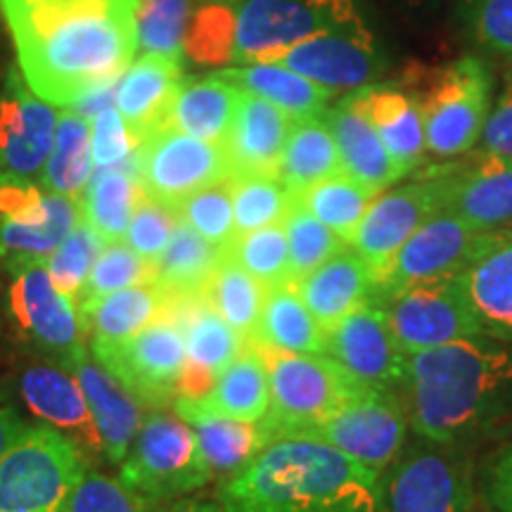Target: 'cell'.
<instances>
[{"mask_svg":"<svg viewBox=\"0 0 512 512\" xmlns=\"http://www.w3.org/2000/svg\"><path fill=\"white\" fill-rule=\"evenodd\" d=\"M479 150L512 157V72L505 79V86L494 107H491L482 138H479Z\"/></svg>","mask_w":512,"mask_h":512,"instance_id":"cell-55","label":"cell"},{"mask_svg":"<svg viewBox=\"0 0 512 512\" xmlns=\"http://www.w3.org/2000/svg\"><path fill=\"white\" fill-rule=\"evenodd\" d=\"M17 392L31 418L72 441L91 465L105 463L102 439L91 408L81 392V384L67 368L48 358H36L19 368Z\"/></svg>","mask_w":512,"mask_h":512,"instance_id":"cell-18","label":"cell"},{"mask_svg":"<svg viewBox=\"0 0 512 512\" xmlns=\"http://www.w3.org/2000/svg\"><path fill=\"white\" fill-rule=\"evenodd\" d=\"M145 190L138 178V155L133 162L112 166V169H93L88 188L81 197V219L98 230L102 240L121 242L131 226L138 202Z\"/></svg>","mask_w":512,"mask_h":512,"instance_id":"cell-34","label":"cell"},{"mask_svg":"<svg viewBox=\"0 0 512 512\" xmlns=\"http://www.w3.org/2000/svg\"><path fill=\"white\" fill-rule=\"evenodd\" d=\"M223 81L238 86L242 93L254 95L290 114L292 119L323 117L335 93L318 86L306 76L292 72L278 62L264 64H240L216 72Z\"/></svg>","mask_w":512,"mask_h":512,"instance_id":"cell-32","label":"cell"},{"mask_svg":"<svg viewBox=\"0 0 512 512\" xmlns=\"http://www.w3.org/2000/svg\"><path fill=\"white\" fill-rule=\"evenodd\" d=\"M171 408L195 430L214 477L226 479L238 475L268 444L261 422L254 425V422L223 418L204 411L200 403L190 399H176Z\"/></svg>","mask_w":512,"mask_h":512,"instance_id":"cell-30","label":"cell"},{"mask_svg":"<svg viewBox=\"0 0 512 512\" xmlns=\"http://www.w3.org/2000/svg\"><path fill=\"white\" fill-rule=\"evenodd\" d=\"M292 285L325 332L363 304H370L375 294L373 271L351 247Z\"/></svg>","mask_w":512,"mask_h":512,"instance_id":"cell-26","label":"cell"},{"mask_svg":"<svg viewBox=\"0 0 512 512\" xmlns=\"http://www.w3.org/2000/svg\"><path fill=\"white\" fill-rule=\"evenodd\" d=\"M197 403L204 411L223 418L254 422V425L264 422L271 411V384H268L264 358L247 342L245 351L219 375L214 389Z\"/></svg>","mask_w":512,"mask_h":512,"instance_id":"cell-36","label":"cell"},{"mask_svg":"<svg viewBox=\"0 0 512 512\" xmlns=\"http://www.w3.org/2000/svg\"><path fill=\"white\" fill-rule=\"evenodd\" d=\"M226 256V249L207 242L188 226H178L169 247L155 264V283L171 299H200Z\"/></svg>","mask_w":512,"mask_h":512,"instance_id":"cell-37","label":"cell"},{"mask_svg":"<svg viewBox=\"0 0 512 512\" xmlns=\"http://www.w3.org/2000/svg\"><path fill=\"white\" fill-rule=\"evenodd\" d=\"M463 287L484 335L512 342V228L498 230L463 273Z\"/></svg>","mask_w":512,"mask_h":512,"instance_id":"cell-28","label":"cell"},{"mask_svg":"<svg viewBox=\"0 0 512 512\" xmlns=\"http://www.w3.org/2000/svg\"><path fill=\"white\" fill-rule=\"evenodd\" d=\"M347 98L375 128L396 169L403 176L413 174L427 155L425 124L418 100L406 88L384 83H370L349 93Z\"/></svg>","mask_w":512,"mask_h":512,"instance_id":"cell-23","label":"cell"},{"mask_svg":"<svg viewBox=\"0 0 512 512\" xmlns=\"http://www.w3.org/2000/svg\"><path fill=\"white\" fill-rule=\"evenodd\" d=\"M444 211L484 233L512 228V157L477 150L463 164L441 166Z\"/></svg>","mask_w":512,"mask_h":512,"instance_id":"cell-20","label":"cell"},{"mask_svg":"<svg viewBox=\"0 0 512 512\" xmlns=\"http://www.w3.org/2000/svg\"><path fill=\"white\" fill-rule=\"evenodd\" d=\"M494 235L470 228L458 216L441 209L422 223L399 249L392 264L377 280L375 294L389 297L403 287L463 275L491 245Z\"/></svg>","mask_w":512,"mask_h":512,"instance_id":"cell-13","label":"cell"},{"mask_svg":"<svg viewBox=\"0 0 512 512\" xmlns=\"http://www.w3.org/2000/svg\"><path fill=\"white\" fill-rule=\"evenodd\" d=\"M323 119L335 138L342 174L368 185L375 192L389 190L401 181L403 174L396 169L387 147L382 145L375 128L351 105L349 98L337 102L335 107H328L323 112Z\"/></svg>","mask_w":512,"mask_h":512,"instance_id":"cell-29","label":"cell"},{"mask_svg":"<svg viewBox=\"0 0 512 512\" xmlns=\"http://www.w3.org/2000/svg\"><path fill=\"white\" fill-rule=\"evenodd\" d=\"M249 347L264 358L271 384V411L261 422L268 441L299 437L366 387L325 354H290L254 339Z\"/></svg>","mask_w":512,"mask_h":512,"instance_id":"cell-4","label":"cell"},{"mask_svg":"<svg viewBox=\"0 0 512 512\" xmlns=\"http://www.w3.org/2000/svg\"><path fill=\"white\" fill-rule=\"evenodd\" d=\"M181 86V62L157 55H140L138 60L128 64L117 86V110L138 143L166 126Z\"/></svg>","mask_w":512,"mask_h":512,"instance_id":"cell-25","label":"cell"},{"mask_svg":"<svg viewBox=\"0 0 512 512\" xmlns=\"http://www.w3.org/2000/svg\"><path fill=\"white\" fill-rule=\"evenodd\" d=\"M117 86L119 81H112V83H102V86H95L93 91H88L86 95H81L79 100L74 102L69 110H74L76 114H81L83 119H95L100 112L105 110H112L114 105H117Z\"/></svg>","mask_w":512,"mask_h":512,"instance_id":"cell-58","label":"cell"},{"mask_svg":"<svg viewBox=\"0 0 512 512\" xmlns=\"http://www.w3.org/2000/svg\"><path fill=\"white\" fill-rule=\"evenodd\" d=\"M128 0H0L24 81L48 105L72 107L119 81L138 50Z\"/></svg>","mask_w":512,"mask_h":512,"instance_id":"cell-1","label":"cell"},{"mask_svg":"<svg viewBox=\"0 0 512 512\" xmlns=\"http://www.w3.org/2000/svg\"><path fill=\"white\" fill-rule=\"evenodd\" d=\"M190 27V0H140L136 36L143 55L181 62Z\"/></svg>","mask_w":512,"mask_h":512,"instance_id":"cell-44","label":"cell"},{"mask_svg":"<svg viewBox=\"0 0 512 512\" xmlns=\"http://www.w3.org/2000/svg\"><path fill=\"white\" fill-rule=\"evenodd\" d=\"M91 354L143 408L162 411L174 406L178 399V380L185 366V339L181 323L169 311L121 347L98 349Z\"/></svg>","mask_w":512,"mask_h":512,"instance_id":"cell-12","label":"cell"},{"mask_svg":"<svg viewBox=\"0 0 512 512\" xmlns=\"http://www.w3.org/2000/svg\"><path fill=\"white\" fill-rule=\"evenodd\" d=\"M408 418L458 451L512 434V342L479 335L411 356Z\"/></svg>","mask_w":512,"mask_h":512,"instance_id":"cell-2","label":"cell"},{"mask_svg":"<svg viewBox=\"0 0 512 512\" xmlns=\"http://www.w3.org/2000/svg\"><path fill=\"white\" fill-rule=\"evenodd\" d=\"M342 174V162L323 117L294 121L278 166V178L294 197L325 178Z\"/></svg>","mask_w":512,"mask_h":512,"instance_id":"cell-38","label":"cell"},{"mask_svg":"<svg viewBox=\"0 0 512 512\" xmlns=\"http://www.w3.org/2000/svg\"><path fill=\"white\" fill-rule=\"evenodd\" d=\"M233 53V10L226 3H214L197 12L185 36V55L195 62H230Z\"/></svg>","mask_w":512,"mask_h":512,"instance_id":"cell-51","label":"cell"},{"mask_svg":"<svg viewBox=\"0 0 512 512\" xmlns=\"http://www.w3.org/2000/svg\"><path fill=\"white\" fill-rule=\"evenodd\" d=\"M81 221V202L67 200L53 219L34 226L19 223H0V261L10 273L24 271L31 266H46V259L62 245Z\"/></svg>","mask_w":512,"mask_h":512,"instance_id":"cell-41","label":"cell"},{"mask_svg":"<svg viewBox=\"0 0 512 512\" xmlns=\"http://www.w3.org/2000/svg\"><path fill=\"white\" fill-rule=\"evenodd\" d=\"M230 188H233L235 233L238 235L278 226L294 204V195L280 183L278 176L230 178Z\"/></svg>","mask_w":512,"mask_h":512,"instance_id":"cell-43","label":"cell"},{"mask_svg":"<svg viewBox=\"0 0 512 512\" xmlns=\"http://www.w3.org/2000/svg\"><path fill=\"white\" fill-rule=\"evenodd\" d=\"M408 434L406 406L394 392L361 387L328 418L299 434L323 441L382 477L401 456Z\"/></svg>","mask_w":512,"mask_h":512,"instance_id":"cell-10","label":"cell"},{"mask_svg":"<svg viewBox=\"0 0 512 512\" xmlns=\"http://www.w3.org/2000/svg\"><path fill=\"white\" fill-rule=\"evenodd\" d=\"M484 496L498 512H512V441L503 446L484 472Z\"/></svg>","mask_w":512,"mask_h":512,"instance_id":"cell-56","label":"cell"},{"mask_svg":"<svg viewBox=\"0 0 512 512\" xmlns=\"http://www.w3.org/2000/svg\"><path fill=\"white\" fill-rule=\"evenodd\" d=\"M290 114L271 102L242 93L238 117L223 143L230 178L278 176L280 159L294 126Z\"/></svg>","mask_w":512,"mask_h":512,"instance_id":"cell-24","label":"cell"},{"mask_svg":"<svg viewBox=\"0 0 512 512\" xmlns=\"http://www.w3.org/2000/svg\"><path fill=\"white\" fill-rule=\"evenodd\" d=\"M249 339L290 354H325L328 332L320 328L313 313L306 309L297 287L287 283L268 287L259 323Z\"/></svg>","mask_w":512,"mask_h":512,"instance_id":"cell-35","label":"cell"},{"mask_svg":"<svg viewBox=\"0 0 512 512\" xmlns=\"http://www.w3.org/2000/svg\"><path fill=\"white\" fill-rule=\"evenodd\" d=\"M396 339L408 356L484 335L463 287V275L418 283L384 297Z\"/></svg>","mask_w":512,"mask_h":512,"instance_id":"cell-11","label":"cell"},{"mask_svg":"<svg viewBox=\"0 0 512 512\" xmlns=\"http://www.w3.org/2000/svg\"><path fill=\"white\" fill-rule=\"evenodd\" d=\"M119 479L155 508L192 496L214 479L192 427L176 411L145 415Z\"/></svg>","mask_w":512,"mask_h":512,"instance_id":"cell-5","label":"cell"},{"mask_svg":"<svg viewBox=\"0 0 512 512\" xmlns=\"http://www.w3.org/2000/svg\"><path fill=\"white\" fill-rule=\"evenodd\" d=\"M181 226V216L174 204L152 200L150 195H143L138 202L136 214H133L131 226L126 230L124 242L136 252L140 259L155 266L164 249L169 247L171 238Z\"/></svg>","mask_w":512,"mask_h":512,"instance_id":"cell-50","label":"cell"},{"mask_svg":"<svg viewBox=\"0 0 512 512\" xmlns=\"http://www.w3.org/2000/svg\"><path fill=\"white\" fill-rule=\"evenodd\" d=\"M91 463L72 441L41 422L0 460V512H69Z\"/></svg>","mask_w":512,"mask_h":512,"instance_id":"cell-6","label":"cell"},{"mask_svg":"<svg viewBox=\"0 0 512 512\" xmlns=\"http://www.w3.org/2000/svg\"><path fill=\"white\" fill-rule=\"evenodd\" d=\"M479 46L512 60V0H465Z\"/></svg>","mask_w":512,"mask_h":512,"instance_id":"cell-54","label":"cell"},{"mask_svg":"<svg viewBox=\"0 0 512 512\" xmlns=\"http://www.w3.org/2000/svg\"><path fill=\"white\" fill-rule=\"evenodd\" d=\"M226 512H382L380 477L309 437H278L216 491Z\"/></svg>","mask_w":512,"mask_h":512,"instance_id":"cell-3","label":"cell"},{"mask_svg":"<svg viewBox=\"0 0 512 512\" xmlns=\"http://www.w3.org/2000/svg\"><path fill=\"white\" fill-rule=\"evenodd\" d=\"M242 91L233 83L209 76V79L188 81L178 91L171 105L166 126L178 128L192 138L223 145L238 117Z\"/></svg>","mask_w":512,"mask_h":512,"instance_id":"cell-33","label":"cell"},{"mask_svg":"<svg viewBox=\"0 0 512 512\" xmlns=\"http://www.w3.org/2000/svg\"><path fill=\"white\" fill-rule=\"evenodd\" d=\"M91 121L74 110H64L57 117L55 145L41 174V188L55 195L79 200L93 176Z\"/></svg>","mask_w":512,"mask_h":512,"instance_id":"cell-39","label":"cell"},{"mask_svg":"<svg viewBox=\"0 0 512 512\" xmlns=\"http://www.w3.org/2000/svg\"><path fill=\"white\" fill-rule=\"evenodd\" d=\"M8 309L19 337L57 366H67L74 351L86 344L79 309L57 290L46 266L12 273Z\"/></svg>","mask_w":512,"mask_h":512,"instance_id":"cell-16","label":"cell"},{"mask_svg":"<svg viewBox=\"0 0 512 512\" xmlns=\"http://www.w3.org/2000/svg\"><path fill=\"white\" fill-rule=\"evenodd\" d=\"M91 147L95 169H112V166L133 162L140 143L128 131L117 107H112L91 119Z\"/></svg>","mask_w":512,"mask_h":512,"instance_id":"cell-53","label":"cell"},{"mask_svg":"<svg viewBox=\"0 0 512 512\" xmlns=\"http://www.w3.org/2000/svg\"><path fill=\"white\" fill-rule=\"evenodd\" d=\"M145 283H155V266L140 259L124 240L110 242L102 249L100 259L95 261L91 273H88L86 285H83L79 299H76V309L91 306L112 292Z\"/></svg>","mask_w":512,"mask_h":512,"instance_id":"cell-47","label":"cell"},{"mask_svg":"<svg viewBox=\"0 0 512 512\" xmlns=\"http://www.w3.org/2000/svg\"><path fill=\"white\" fill-rule=\"evenodd\" d=\"M411 88L425 124L427 155L456 159L482 138L491 112V76L479 57H460L444 69L427 74Z\"/></svg>","mask_w":512,"mask_h":512,"instance_id":"cell-7","label":"cell"},{"mask_svg":"<svg viewBox=\"0 0 512 512\" xmlns=\"http://www.w3.org/2000/svg\"><path fill=\"white\" fill-rule=\"evenodd\" d=\"M105 247L107 242L100 238L98 230L81 219L72 233L62 240V245L46 259V268L55 287L64 297L72 299L74 304L79 299L83 285H86L88 273H91Z\"/></svg>","mask_w":512,"mask_h":512,"instance_id":"cell-48","label":"cell"},{"mask_svg":"<svg viewBox=\"0 0 512 512\" xmlns=\"http://www.w3.org/2000/svg\"><path fill=\"white\" fill-rule=\"evenodd\" d=\"M230 10L235 64L275 62L313 36L363 24L354 0H235Z\"/></svg>","mask_w":512,"mask_h":512,"instance_id":"cell-8","label":"cell"},{"mask_svg":"<svg viewBox=\"0 0 512 512\" xmlns=\"http://www.w3.org/2000/svg\"><path fill=\"white\" fill-rule=\"evenodd\" d=\"M169 306L162 287L145 283L112 292L91 306L79 309L83 339L91 351L114 349L126 344L147 325H152Z\"/></svg>","mask_w":512,"mask_h":512,"instance_id":"cell-27","label":"cell"},{"mask_svg":"<svg viewBox=\"0 0 512 512\" xmlns=\"http://www.w3.org/2000/svg\"><path fill=\"white\" fill-rule=\"evenodd\" d=\"M152 512H226L223 505L216 498H202V496H185L176 498V501L164 503Z\"/></svg>","mask_w":512,"mask_h":512,"instance_id":"cell-59","label":"cell"},{"mask_svg":"<svg viewBox=\"0 0 512 512\" xmlns=\"http://www.w3.org/2000/svg\"><path fill=\"white\" fill-rule=\"evenodd\" d=\"M283 228L287 245H290L292 283L316 271L318 266H323L325 261L342 252V249H347V242L297 202L287 211Z\"/></svg>","mask_w":512,"mask_h":512,"instance_id":"cell-46","label":"cell"},{"mask_svg":"<svg viewBox=\"0 0 512 512\" xmlns=\"http://www.w3.org/2000/svg\"><path fill=\"white\" fill-rule=\"evenodd\" d=\"M166 311L181 323L185 339V366L219 375L247 347V339L207 304V299H171Z\"/></svg>","mask_w":512,"mask_h":512,"instance_id":"cell-31","label":"cell"},{"mask_svg":"<svg viewBox=\"0 0 512 512\" xmlns=\"http://www.w3.org/2000/svg\"><path fill=\"white\" fill-rule=\"evenodd\" d=\"M226 254L249 275H254L266 290L292 283L290 245H287L283 223L254 230V233L235 235L226 247Z\"/></svg>","mask_w":512,"mask_h":512,"instance_id":"cell-45","label":"cell"},{"mask_svg":"<svg viewBox=\"0 0 512 512\" xmlns=\"http://www.w3.org/2000/svg\"><path fill=\"white\" fill-rule=\"evenodd\" d=\"M81 384L88 408L98 427L105 451V463L121 465L138 437L145 420V408L105 366L95 361L86 344L74 351L64 366Z\"/></svg>","mask_w":512,"mask_h":512,"instance_id":"cell-22","label":"cell"},{"mask_svg":"<svg viewBox=\"0 0 512 512\" xmlns=\"http://www.w3.org/2000/svg\"><path fill=\"white\" fill-rule=\"evenodd\" d=\"M57 114L31 91L24 76L10 74L0 95V178L41 176L55 145Z\"/></svg>","mask_w":512,"mask_h":512,"instance_id":"cell-21","label":"cell"},{"mask_svg":"<svg viewBox=\"0 0 512 512\" xmlns=\"http://www.w3.org/2000/svg\"><path fill=\"white\" fill-rule=\"evenodd\" d=\"M441 209L444 178L437 169L425 171L420 181L389 188L375 197L349 242V247L373 271L375 285L408 238Z\"/></svg>","mask_w":512,"mask_h":512,"instance_id":"cell-15","label":"cell"},{"mask_svg":"<svg viewBox=\"0 0 512 512\" xmlns=\"http://www.w3.org/2000/svg\"><path fill=\"white\" fill-rule=\"evenodd\" d=\"M204 299L228 325H233L242 337L249 339L259 323L266 287L226 254L214 278L209 280Z\"/></svg>","mask_w":512,"mask_h":512,"instance_id":"cell-42","label":"cell"},{"mask_svg":"<svg viewBox=\"0 0 512 512\" xmlns=\"http://www.w3.org/2000/svg\"><path fill=\"white\" fill-rule=\"evenodd\" d=\"M377 195L380 192L370 190L368 185L354 181L351 176L337 174L299 192L294 202L311 211L320 223H325L349 247L351 238H354Z\"/></svg>","mask_w":512,"mask_h":512,"instance_id":"cell-40","label":"cell"},{"mask_svg":"<svg viewBox=\"0 0 512 512\" xmlns=\"http://www.w3.org/2000/svg\"><path fill=\"white\" fill-rule=\"evenodd\" d=\"M128 3H140V0H128Z\"/></svg>","mask_w":512,"mask_h":512,"instance_id":"cell-60","label":"cell"},{"mask_svg":"<svg viewBox=\"0 0 512 512\" xmlns=\"http://www.w3.org/2000/svg\"><path fill=\"white\" fill-rule=\"evenodd\" d=\"M155 505L131 491L119 477L88 470L76 486L69 512H152Z\"/></svg>","mask_w":512,"mask_h":512,"instance_id":"cell-52","label":"cell"},{"mask_svg":"<svg viewBox=\"0 0 512 512\" xmlns=\"http://www.w3.org/2000/svg\"><path fill=\"white\" fill-rule=\"evenodd\" d=\"M325 356L335 358L366 387L396 392L408 384L411 356L401 349L387 311L380 304H363L328 330Z\"/></svg>","mask_w":512,"mask_h":512,"instance_id":"cell-17","label":"cell"},{"mask_svg":"<svg viewBox=\"0 0 512 512\" xmlns=\"http://www.w3.org/2000/svg\"><path fill=\"white\" fill-rule=\"evenodd\" d=\"M178 216L183 226L195 230L200 238L211 245L226 249L235 233V211H233V188L230 181H221L209 185V188L197 190L195 195L185 197L176 204Z\"/></svg>","mask_w":512,"mask_h":512,"instance_id":"cell-49","label":"cell"},{"mask_svg":"<svg viewBox=\"0 0 512 512\" xmlns=\"http://www.w3.org/2000/svg\"><path fill=\"white\" fill-rule=\"evenodd\" d=\"M138 178L145 195L176 207L197 190L230 181V169L223 145L164 126L140 143Z\"/></svg>","mask_w":512,"mask_h":512,"instance_id":"cell-14","label":"cell"},{"mask_svg":"<svg viewBox=\"0 0 512 512\" xmlns=\"http://www.w3.org/2000/svg\"><path fill=\"white\" fill-rule=\"evenodd\" d=\"M31 427V422L24 420L22 411L12 396L8 394V389L0 384V460H3L5 453L10 451L12 446L22 439V434Z\"/></svg>","mask_w":512,"mask_h":512,"instance_id":"cell-57","label":"cell"},{"mask_svg":"<svg viewBox=\"0 0 512 512\" xmlns=\"http://www.w3.org/2000/svg\"><path fill=\"white\" fill-rule=\"evenodd\" d=\"M475 482L465 451L422 439L382 475V512H472Z\"/></svg>","mask_w":512,"mask_h":512,"instance_id":"cell-9","label":"cell"},{"mask_svg":"<svg viewBox=\"0 0 512 512\" xmlns=\"http://www.w3.org/2000/svg\"><path fill=\"white\" fill-rule=\"evenodd\" d=\"M275 62L335 95L366 88L384 72V57L366 24L313 36L287 50Z\"/></svg>","mask_w":512,"mask_h":512,"instance_id":"cell-19","label":"cell"}]
</instances>
